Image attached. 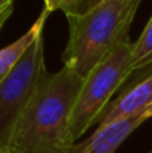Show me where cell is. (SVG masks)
Instances as JSON below:
<instances>
[{
  "label": "cell",
  "mask_w": 152,
  "mask_h": 153,
  "mask_svg": "<svg viewBox=\"0 0 152 153\" xmlns=\"http://www.w3.org/2000/svg\"><path fill=\"white\" fill-rule=\"evenodd\" d=\"M149 117H152V107L139 114L100 125L87 140L75 143L69 153H115L118 147L131 135V132L136 131Z\"/></svg>",
  "instance_id": "cell-5"
},
{
  "label": "cell",
  "mask_w": 152,
  "mask_h": 153,
  "mask_svg": "<svg viewBox=\"0 0 152 153\" xmlns=\"http://www.w3.org/2000/svg\"><path fill=\"white\" fill-rule=\"evenodd\" d=\"M12 12H13V3L0 7V30L3 28V25L6 24V21L9 19V16L12 15Z\"/></svg>",
  "instance_id": "cell-10"
},
{
  "label": "cell",
  "mask_w": 152,
  "mask_h": 153,
  "mask_svg": "<svg viewBox=\"0 0 152 153\" xmlns=\"http://www.w3.org/2000/svg\"><path fill=\"white\" fill-rule=\"evenodd\" d=\"M49 13L43 9L40 12V15L37 16V19L31 24V27L15 42H12L10 45H7L6 48L0 49V82L6 77V74L13 68V65L18 62V59L22 56V53L25 49L33 43V40L43 33L45 30V24L48 19Z\"/></svg>",
  "instance_id": "cell-7"
},
{
  "label": "cell",
  "mask_w": 152,
  "mask_h": 153,
  "mask_svg": "<svg viewBox=\"0 0 152 153\" xmlns=\"http://www.w3.org/2000/svg\"><path fill=\"white\" fill-rule=\"evenodd\" d=\"M84 77L64 67L48 73L7 141L10 153H69L72 110Z\"/></svg>",
  "instance_id": "cell-1"
},
{
  "label": "cell",
  "mask_w": 152,
  "mask_h": 153,
  "mask_svg": "<svg viewBox=\"0 0 152 153\" xmlns=\"http://www.w3.org/2000/svg\"><path fill=\"white\" fill-rule=\"evenodd\" d=\"M0 153H9V150H7L4 146H1V144H0Z\"/></svg>",
  "instance_id": "cell-12"
},
{
  "label": "cell",
  "mask_w": 152,
  "mask_h": 153,
  "mask_svg": "<svg viewBox=\"0 0 152 153\" xmlns=\"http://www.w3.org/2000/svg\"><path fill=\"white\" fill-rule=\"evenodd\" d=\"M142 0H81L66 13L69 39L64 67L85 77L118 45L128 40L130 25Z\"/></svg>",
  "instance_id": "cell-2"
},
{
  "label": "cell",
  "mask_w": 152,
  "mask_h": 153,
  "mask_svg": "<svg viewBox=\"0 0 152 153\" xmlns=\"http://www.w3.org/2000/svg\"><path fill=\"white\" fill-rule=\"evenodd\" d=\"M131 51L133 43L130 40L122 42L84 77L70 117V138L73 144L96 125L113 94L134 71Z\"/></svg>",
  "instance_id": "cell-3"
},
{
  "label": "cell",
  "mask_w": 152,
  "mask_h": 153,
  "mask_svg": "<svg viewBox=\"0 0 152 153\" xmlns=\"http://www.w3.org/2000/svg\"><path fill=\"white\" fill-rule=\"evenodd\" d=\"M152 107V73L140 82L124 91L118 98L110 101L103 110L96 125H106L116 119L139 114Z\"/></svg>",
  "instance_id": "cell-6"
},
{
  "label": "cell",
  "mask_w": 152,
  "mask_h": 153,
  "mask_svg": "<svg viewBox=\"0 0 152 153\" xmlns=\"http://www.w3.org/2000/svg\"><path fill=\"white\" fill-rule=\"evenodd\" d=\"M79 1H81V0H43V3H45V7H43V9H45L48 13L57 10V9H60V10H63L64 13H67V12H70Z\"/></svg>",
  "instance_id": "cell-9"
},
{
  "label": "cell",
  "mask_w": 152,
  "mask_h": 153,
  "mask_svg": "<svg viewBox=\"0 0 152 153\" xmlns=\"http://www.w3.org/2000/svg\"><path fill=\"white\" fill-rule=\"evenodd\" d=\"M10 3H13V0H0V7H3L6 4H10Z\"/></svg>",
  "instance_id": "cell-11"
},
{
  "label": "cell",
  "mask_w": 152,
  "mask_h": 153,
  "mask_svg": "<svg viewBox=\"0 0 152 153\" xmlns=\"http://www.w3.org/2000/svg\"><path fill=\"white\" fill-rule=\"evenodd\" d=\"M151 153H152V152H151Z\"/></svg>",
  "instance_id": "cell-14"
},
{
  "label": "cell",
  "mask_w": 152,
  "mask_h": 153,
  "mask_svg": "<svg viewBox=\"0 0 152 153\" xmlns=\"http://www.w3.org/2000/svg\"><path fill=\"white\" fill-rule=\"evenodd\" d=\"M9 153H10V152H9Z\"/></svg>",
  "instance_id": "cell-13"
},
{
  "label": "cell",
  "mask_w": 152,
  "mask_h": 153,
  "mask_svg": "<svg viewBox=\"0 0 152 153\" xmlns=\"http://www.w3.org/2000/svg\"><path fill=\"white\" fill-rule=\"evenodd\" d=\"M46 74L45 43L42 33L33 40L13 68L0 82V144L6 149L19 116L39 89Z\"/></svg>",
  "instance_id": "cell-4"
},
{
  "label": "cell",
  "mask_w": 152,
  "mask_h": 153,
  "mask_svg": "<svg viewBox=\"0 0 152 153\" xmlns=\"http://www.w3.org/2000/svg\"><path fill=\"white\" fill-rule=\"evenodd\" d=\"M131 62H133V70H139L152 64V16L148 21L143 33L137 39V42L133 43Z\"/></svg>",
  "instance_id": "cell-8"
}]
</instances>
